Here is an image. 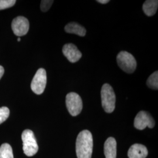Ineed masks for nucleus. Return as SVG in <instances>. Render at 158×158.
I'll return each instance as SVG.
<instances>
[{
  "label": "nucleus",
  "instance_id": "nucleus-17",
  "mask_svg": "<svg viewBox=\"0 0 158 158\" xmlns=\"http://www.w3.org/2000/svg\"><path fill=\"white\" fill-rule=\"evenodd\" d=\"M15 0H0V10H5L14 6Z\"/></svg>",
  "mask_w": 158,
  "mask_h": 158
},
{
  "label": "nucleus",
  "instance_id": "nucleus-20",
  "mask_svg": "<svg viewBox=\"0 0 158 158\" xmlns=\"http://www.w3.org/2000/svg\"><path fill=\"white\" fill-rule=\"evenodd\" d=\"M97 1L102 4H107L108 2H110L109 0H98Z\"/></svg>",
  "mask_w": 158,
  "mask_h": 158
},
{
  "label": "nucleus",
  "instance_id": "nucleus-7",
  "mask_svg": "<svg viewBox=\"0 0 158 158\" xmlns=\"http://www.w3.org/2000/svg\"><path fill=\"white\" fill-rule=\"evenodd\" d=\"M155 124L152 117L146 111H141L136 115L134 119V127L139 130H144L148 127L152 128Z\"/></svg>",
  "mask_w": 158,
  "mask_h": 158
},
{
  "label": "nucleus",
  "instance_id": "nucleus-10",
  "mask_svg": "<svg viewBox=\"0 0 158 158\" xmlns=\"http://www.w3.org/2000/svg\"><path fill=\"white\" fill-rule=\"evenodd\" d=\"M148 149L144 145L135 143L130 147L128 156L129 158H145L148 156Z\"/></svg>",
  "mask_w": 158,
  "mask_h": 158
},
{
  "label": "nucleus",
  "instance_id": "nucleus-13",
  "mask_svg": "<svg viewBox=\"0 0 158 158\" xmlns=\"http://www.w3.org/2000/svg\"><path fill=\"white\" fill-rule=\"evenodd\" d=\"M158 1L157 0H147L142 6V10L148 17L154 15L158 10Z\"/></svg>",
  "mask_w": 158,
  "mask_h": 158
},
{
  "label": "nucleus",
  "instance_id": "nucleus-19",
  "mask_svg": "<svg viewBox=\"0 0 158 158\" xmlns=\"http://www.w3.org/2000/svg\"><path fill=\"white\" fill-rule=\"evenodd\" d=\"M4 73V69L2 66H0V79H1V77H2Z\"/></svg>",
  "mask_w": 158,
  "mask_h": 158
},
{
  "label": "nucleus",
  "instance_id": "nucleus-12",
  "mask_svg": "<svg viewBox=\"0 0 158 158\" xmlns=\"http://www.w3.org/2000/svg\"><path fill=\"white\" fill-rule=\"evenodd\" d=\"M64 30L67 33L76 34L80 36H85L86 34L85 29L76 23H69L65 26Z\"/></svg>",
  "mask_w": 158,
  "mask_h": 158
},
{
  "label": "nucleus",
  "instance_id": "nucleus-2",
  "mask_svg": "<svg viewBox=\"0 0 158 158\" xmlns=\"http://www.w3.org/2000/svg\"><path fill=\"white\" fill-rule=\"evenodd\" d=\"M102 106L107 113H113L115 107L116 97L113 87L107 83L102 85L101 90Z\"/></svg>",
  "mask_w": 158,
  "mask_h": 158
},
{
  "label": "nucleus",
  "instance_id": "nucleus-4",
  "mask_svg": "<svg viewBox=\"0 0 158 158\" xmlns=\"http://www.w3.org/2000/svg\"><path fill=\"white\" fill-rule=\"evenodd\" d=\"M117 61L119 67L127 73H132L136 68V62L134 56L126 51L119 52Z\"/></svg>",
  "mask_w": 158,
  "mask_h": 158
},
{
  "label": "nucleus",
  "instance_id": "nucleus-8",
  "mask_svg": "<svg viewBox=\"0 0 158 158\" xmlns=\"http://www.w3.org/2000/svg\"><path fill=\"white\" fill-rule=\"evenodd\" d=\"M11 27L14 34L18 36H22L28 33L29 23L27 18L19 16L13 19Z\"/></svg>",
  "mask_w": 158,
  "mask_h": 158
},
{
  "label": "nucleus",
  "instance_id": "nucleus-21",
  "mask_svg": "<svg viewBox=\"0 0 158 158\" xmlns=\"http://www.w3.org/2000/svg\"><path fill=\"white\" fill-rule=\"evenodd\" d=\"M18 42H20V41H21V39H20L19 38H18Z\"/></svg>",
  "mask_w": 158,
  "mask_h": 158
},
{
  "label": "nucleus",
  "instance_id": "nucleus-6",
  "mask_svg": "<svg viewBox=\"0 0 158 158\" xmlns=\"http://www.w3.org/2000/svg\"><path fill=\"white\" fill-rule=\"evenodd\" d=\"M47 82L46 72L44 69L40 68L38 70L31 82V87L32 91L36 94H41L44 93Z\"/></svg>",
  "mask_w": 158,
  "mask_h": 158
},
{
  "label": "nucleus",
  "instance_id": "nucleus-11",
  "mask_svg": "<svg viewBox=\"0 0 158 158\" xmlns=\"http://www.w3.org/2000/svg\"><path fill=\"white\" fill-rule=\"evenodd\" d=\"M106 158H117V142L113 137L108 138L104 146Z\"/></svg>",
  "mask_w": 158,
  "mask_h": 158
},
{
  "label": "nucleus",
  "instance_id": "nucleus-15",
  "mask_svg": "<svg viewBox=\"0 0 158 158\" xmlns=\"http://www.w3.org/2000/svg\"><path fill=\"white\" fill-rule=\"evenodd\" d=\"M147 85L148 87L153 90L158 89V72L153 73L147 80Z\"/></svg>",
  "mask_w": 158,
  "mask_h": 158
},
{
  "label": "nucleus",
  "instance_id": "nucleus-9",
  "mask_svg": "<svg viewBox=\"0 0 158 158\" xmlns=\"http://www.w3.org/2000/svg\"><path fill=\"white\" fill-rule=\"evenodd\" d=\"M62 52L63 55L71 63L77 62L82 56L81 53L73 44H67L63 46Z\"/></svg>",
  "mask_w": 158,
  "mask_h": 158
},
{
  "label": "nucleus",
  "instance_id": "nucleus-3",
  "mask_svg": "<svg viewBox=\"0 0 158 158\" xmlns=\"http://www.w3.org/2000/svg\"><path fill=\"white\" fill-rule=\"evenodd\" d=\"M23 151L28 156H32L38 152L39 147L32 131L25 130L22 134Z\"/></svg>",
  "mask_w": 158,
  "mask_h": 158
},
{
  "label": "nucleus",
  "instance_id": "nucleus-1",
  "mask_svg": "<svg viewBox=\"0 0 158 158\" xmlns=\"http://www.w3.org/2000/svg\"><path fill=\"white\" fill-rule=\"evenodd\" d=\"M93 148V139L90 132L88 130L80 132L76 142V152L77 158H91Z\"/></svg>",
  "mask_w": 158,
  "mask_h": 158
},
{
  "label": "nucleus",
  "instance_id": "nucleus-16",
  "mask_svg": "<svg viewBox=\"0 0 158 158\" xmlns=\"http://www.w3.org/2000/svg\"><path fill=\"white\" fill-rule=\"evenodd\" d=\"M10 110L6 107L0 108V124L6 121L10 115Z\"/></svg>",
  "mask_w": 158,
  "mask_h": 158
},
{
  "label": "nucleus",
  "instance_id": "nucleus-18",
  "mask_svg": "<svg viewBox=\"0 0 158 158\" xmlns=\"http://www.w3.org/2000/svg\"><path fill=\"white\" fill-rule=\"evenodd\" d=\"M53 3V1L52 0H43L41 1L40 4V9L42 11L46 12L48 11L52 5Z\"/></svg>",
  "mask_w": 158,
  "mask_h": 158
},
{
  "label": "nucleus",
  "instance_id": "nucleus-5",
  "mask_svg": "<svg viewBox=\"0 0 158 158\" xmlns=\"http://www.w3.org/2000/svg\"><path fill=\"white\" fill-rule=\"evenodd\" d=\"M66 107L70 115L75 117L81 112L83 108L82 100L78 94L72 92L66 97Z\"/></svg>",
  "mask_w": 158,
  "mask_h": 158
},
{
  "label": "nucleus",
  "instance_id": "nucleus-14",
  "mask_svg": "<svg viewBox=\"0 0 158 158\" xmlns=\"http://www.w3.org/2000/svg\"><path fill=\"white\" fill-rule=\"evenodd\" d=\"M0 158H14L12 147L8 143H3L0 147Z\"/></svg>",
  "mask_w": 158,
  "mask_h": 158
}]
</instances>
